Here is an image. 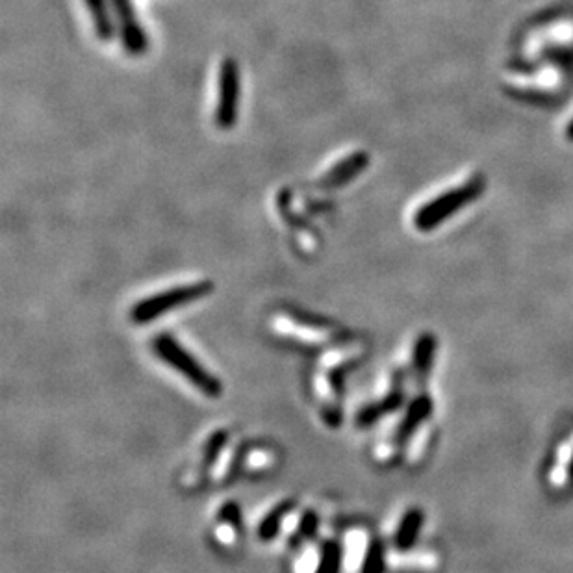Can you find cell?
Wrapping results in <instances>:
<instances>
[{
    "label": "cell",
    "mask_w": 573,
    "mask_h": 573,
    "mask_svg": "<svg viewBox=\"0 0 573 573\" xmlns=\"http://www.w3.org/2000/svg\"><path fill=\"white\" fill-rule=\"evenodd\" d=\"M153 351L173 371H177L193 388L206 397L216 399L223 394V382L212 371L206 370L190 351L179 344L171 334H158L153 340Z\"/></svg>",
    "instance_id": "cell-1"
},
{
    "label": "cell",
    "mask_w": 573,
    "mask_h": 573,
    "mask_svg": "<svg viewBox=\"0 0 573 573\" xmlns=\"http://www.w3.org/2000/svg\"><path fill=\"white\" fill-rule=\"evenodd\" d=\"M484 188V180L479 175H473L468 179L460 180L457 184L449 186L447 190L434 195L427 203L421 204L420 208L414 212L412 223L421 232L433 230L444 223L447 217L453 216L464 208L466 204L477 199Z\"/></svg>",
    "instance_id": "cell-2"
},
{
    "label": "cell",
    "mask_w": 573,
    "mask_h": 573,
    "mask_svg": "<svg viewBox=\"0 0 573 573\" xmlns=\"http://www.w3.org/2000/svg\"><path fill=\"white\" fill-rule=\"evenodd\" d=\"M214 292V282L199 281L191 284L173 286L164 292L154 293L151 297H145L130 308V319L136 325H147L154 319L162 318L169 312L177 310L180 306L191 305L195 301H201Z\"/></svg>",
    "instance_id": "cell-3"
},
{
    "label": "cell",
    "mask_w": 573,
    "mask_h": 573,
    "mask_svg": "<svg viewBox=\"0 0 573 573\" xmlns=\"http://www.w3.org/2000/svg\"><path fill=\"white\" fill-rule=\"evenodd\" d=\"M240 84H242L240 67L236 64V60L225 58L219 64V73H217V102L216 110H214L216 125L223 130H229L238 121L240 95H242Z\"/></svg>",
    "instance_id": "cell-4"
},
{
    "label": "cell",
    "mask_w": 573,
    "mask_h": 573,
    "mask_svg": "<svg viewBox=\"0 0 573 573\" xmlns=\"http://www.w3.org/2000/svg\"><path fill=\"white\" fill-rule=\"evenodd\" d=\"M112 8H114L117 23H119V30H121V39L123 45L130 54H141L147 49V36L141 28L140 21L134 13V8L130 4V0H112Z\"/></svg>",
    "instance_id": "cell-5"
},
{
    "label": "cell",
    "mask_w": 573,
    "mask_h": 573,
    "mask_svg": "<svg viewBox=\"0 0 573 573\" xmlns=\"http://www.w3.org/2000/svg\"><path fill=\"white\" fill-rule=\"evenodd\" d=\"M370 166V154L366 151H355L338 160L334 166L319 179L321 188H340L357 179L358 175Z\"/></svg>",
    "instance_id": "cell-6"
},
{
    "label": "cell",
    "mask_w": 573,
    "mask_h": 573,
    "mask_svg": "<svg viewBox=\"0 0 573 573\" xmlns=\"http://www.w3.org/2000/svg\"><path fill=\"white\" fill-rule=\"evenodd\" d=\"M295 503L292 499H286L279 503L277 507L269 510L268 514L264 516V520L258 525V538L262 542H271L273 538H277V535L281 533V525L284 522V518L292 512Z\"/></svg>",
    "instance_id": "cell-7"
},
{
    "label": "cell",
    "mask_w": 573,
    "mask_h": 573,
    "mask_svg": "<svg viewBox=\"0 0 573 573\" xmlns=\"http://www.w3.org/2000/svg\"><path fill=\"white\" fill-rule=\"evenodd\" d=\"M88 10H90L95 32L101 41H110L114 38L115 26L114 19L110 15L108 0H84Z\"/></svg>",
    "instance_id": "cell-8"
},
{
    "label": "cell",
    "mask_w": 573,
    "mask_h": 573,
    "mask_svg": "<svg viewBox=\"0 0 573 573\" xmlns=\"http://www.w3.org/2000/svg\"><path fill=\"white\" fill-rule=\"evenodd\" d=\"M421 522H423V516H421L420 510H408L399 523V529L395 535V548L401 549V551L412 548L414 542L418 540V535H420Z\"/></svg>",
    "instance_id": "cell-9"
},
{
    "label": "cell",
    "mask_w": 573,
    "mask_h": 573,
    "mask_svg": "<svg viewBox=\"0 0 573 573\" xmlns=\"http://www.w3.org/2000/svg\"><path fill=\"white\" fill-rule=\"evenodd\" d=\"M342 546L334 540H329L321 546L319 561L312 573H342Z\"/></svg>",
    "instance_id": "cell-10"
},
{
    "label": "cell",
    "mask_w": 573,
    "mask_h": 573,
    "mask_svg": "<svg viewBox=\"0 0 573 573\" xmlns=\"http://www.w3.org/2000/svg\"><path fill=\"white\" fill-rule=\"evenodd\" d=\"M427 412H429V403L425 399H418L412 407L408 408L407 416H405V420L399 427V440H405L410 434L414 433L421 421L425 420Z\"/></svg>",
    "instance_id": "cell-11"
},
{
    "label": "cell",
    "mask_w": 573,
    "mask_h": 573,
    "mask_svg": "<svg viewBox=\"0 0 573 573\" xmlns=\"http://www.w3.org/2000/svg\"><path fill=\"white\" fill-rule=\"evenodd\" d=\"M386 561H384V546L381 540H371L368 551L364 555V561L360 566V573H384Z\"/></svg>",
    "instance_id": "cell-12"
},
{
    "label": "cell",
    "mask_w": 573,
    "mask_h": 573,
    "mask_svg": "<svg viewBox=\"0 0 573 573\" xmlns=\"http://www.w3.org/2000/svg\"><path fill=\"white\" fill-rule=\"evenodd\" d=\"M319 518L318 514L314 510H306L301 518V523H299V533H297V542H303V540H312L316 538V533H318Z\"/></svg>",
    "instance_id": "cell-13"
},
{
    "label": "cell",
    "mask_w": 573,
    "mask_h": 573,
    "mask_svg": "<svg viewBox=\"0 0 573 573\" xmlns=\"http://www.w3.org/2000/svg\"><path fill=\"white\" fill-rule=\"evenodd\" d=\"M566 138H568L570 141H573V117L570 119V123L566 125Z\"/></svg>",
    "instance_id": "cell-14"
}]
</instances>
